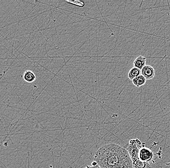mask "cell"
Instances as JSON below:
<instances>
[{
	"label": "cell",
	"mask_w": 170,
	"mask_h": 168,
	"mask_svg": "<svg viewBox=\"0 0 170 168\" xmlns=\"http://www.w3.org/2000/svg\"><path fill=\"white\" fill-rule=\"evenodd\" d=\"M85 168H89V166H86V167H85Z\"/></svg>",
	"instance_id": "obj_14"
},
{
	"label": "cell",
	"mask_w": 170,
	"mask_h": 168,
	"mask_svg": "<svg viewBox=\"0 0 170 168\" xmlns=\"http://www.w3.org/2000/svg\"><path fill=\"white\" fill-rule=\"evenodd\" d=\"M91 165H92V166H96L97 165H98V163L96 161L94 160L92 162Z\"/></svg>",
	"instance_id": "obj_11"
},
{
	"label": "cell",
	"mask_w": 170,
	"mask_h": 168,
	"mask_svg": "<svg viewBox=\"0 0 170 168\" xmlns=\"http://www.w3.org/2000/svg\"><path fill=\"white\" fill-rule=\"evenodd\" d=\"M141 74V70L136 67H134L130 69L129 72L128 76L130 80H133L134 78L139 76Z\"/></svg>",
	"instance_id": "obj_8"
},
{
	"label": "cell",
	"mask_w": 170,
	"mask_h": 168,
	"mask_svg": "<svg viewBox=\"0 0 170 168\" xmlns=\"http://www.w3.org/2000/svg\"><path fill=\"white\" fill-rule=\"evenodd\" d=\"M89 168H101L99 165H98L96 166H89Z\"/></svg>",
	"instance_id": "obj_12"
},
{
	"label": "cell",
	"mask_w": 170,
	"mask_h": 168,
	"mask_svg": "<svg viewBox=\"0 0 170 168\" xmlns=\"http://www.w3.org/2000/svg\"><path fill=\"white\" fill-rule=\"evenodd\" d=\"M23 79L27 83H33L36 80V76L34 73L31 70H27L24 73Z\"/></svg>",
	"instance_id": "obj_7"
},
{
	"label": "cell",
	"mask_w": 170,
	"mask_h": 168,
	"mask_svg": "<svg viewBox=\"0 0 170 168\" xmlns=\"http://www.w3.org/2000/svg\"><path fill=\"white\" fill-rule=\"evenodd\" d=\"M7 143H4V145L5 146H7Z\"/></svg>",
	"instance_id": "obj_13"
},
{
	"label": "cell",
	"mask_w": 170,
	"mask_h": 168,
	"mask_svg": "<svg viewBox=\"0 0 170 168\" xmlns=\"http://www.w3.org/2000/svg\"><path fill=\"white\" fill-rule=\"evenodd\" d=\"M133 166L134 168H152L149 162H144L140 159L133 162Z\"/></svg>",
	"instance_id": "obj_9"
},
{
	"label": "cell",
	"mask_w": 170,
	"mask_h": 168,
	"mask_svg": "<svg viewBox=\"0 0 170 168\" xmlns=\"http://www.w3.org/2000/svg\"><path fill=\"white\" fill-rule=\"evenodd\" d=\"M65 1L69 3L70 4H73L74 6H77L78 7H83L85 6V3H84V1H79V0H73V1L66 0Z\"/></svg>",
	"instance_id": "obj_10"
},
{
	"label": "cell",
	"mask_w": 170,
	"mask_h": 168,
	"mask_svg": "<svg viewBox=\"0 0 170 168\" xmlns=\"http://www.w3.org/2000/svg\"><path fill=\"white\" fill-rule=\"evenodd\" d=\"M141 74L146 78V80H150L155 77L156 71L153 66L150 65H146L141 70Z\"/></svg>",
	"instance_id": "obj_4"
},
{
	"label": "cell",
	"mask_w": 170,
	"mask_h": 168,
	"mask_svg": "<svg viewBox=\"0 0 170 168\" xmlns=\"http://www.w3.org/2000/svg\"><path fill=\"white\" fill-rule=\"evenodd\" d=\"M94 157L101 168H134L128 151L115 143L100 147L95 153Z\"/></svg>",
	"instance_id": "obj_1"
},
{
	"label": "cell",
	"mask_w": 170,
	"mask_h": 168,
	"mask_svg": "<svg viewBox=\"0 0 170 168\" xmlns=\"http://www.w3.org/2000/svg\"><path fill=\"white\" fill-rule=\"evenodd\" d=\"M153 157V153L150 149L143 147L140 149L139 157L142 161L149 162L152 160Z\"/></svg>",
	"instance_id": "obj_3"
},
{
	"label": "cell",
	"mask_w": 170,
	"mask_h": 168,
	"mask_svg": "<svg viewBox=\"0 0 170 168\" xmlns=\"http://www.w3.org/2000/svg\"><path fill=\"white\" fill-rule=\"evenodd\" d=\"M139 141V140L137 139H133L130 140L129 144L126 149L130 154L133 162L140 159L139 157L140 149L137 145Z\"/></svg>",
	"instance_id": "obj_2"
},
{
	"label": "cell",
	"mask_w": 170,
	"mask_h": 168,
	"mask_svg": "<svg viewBox=\"0 0 170 168\" xmlns=\"http://www.w3.org/2000/svg\"><path fill=\"white\" fill-rule=\"evenodd\" d=\"M146 58L143 56H138L134 61V67L142 70L145 66H146Z\"/></svg>",
	"instance_id": "obj_5"
},
{
	"label": "cell",
	"mask_w": 170,
	"mask_h": 168,
	"mask_svg": "<svg viewBox=\"0 0 170 168\" xmlns=\"http://www.w3.org/2000/svg\"><path fill=\"white\" fill-rule=\"evenodd\" d=\"M146 82V79L144 76L141 75L137 77L134 78L132 80V83L136 87H141L142 86L144 85L145 84Z\"/></svg>",
	"instance_id": "obj_6"
}]
</instances>
